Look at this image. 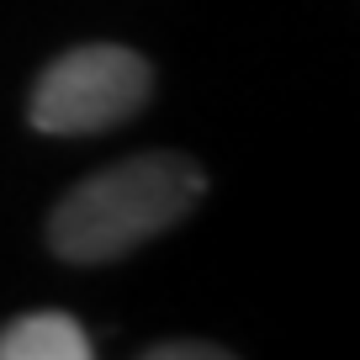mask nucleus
I'll use <instances>...</instances> for the list:
<instances>
[{"instance_id":"f257e3e1","label":"nucleus","mask_w":360,"mask_h":360,"mask_svg":"<svg viewBox=\"0 0 360 360\" xmlns=\"http://www.w3.org/2000/svg\"><path fill=\"white\" fill-rule=\"evenodd\" d=\"M207 196V175L186 154H133L96 169L53 207L48 249L69 265H106L169 233Z\"/></svg>"},{"instance_id":"f03ea898","label":"nucleus","mask_w":360,"mask_h":360,"mask_svg":"<svg viewBox=\"0 0 360 360\" xmlns=\"http://www.w3.org/2000/svg\"><path fill=\"white\" fill-rule=\"evenodd\" d=\"M154 96V69L122 43H79L43 64L27 101V122L48 138L112 133L138 117Z\"/></svg>"},{"instance_id":"7ed1b4c3","label":"nucleus","mask_w":360,"mask_h":360,"mask_svg":"<svg viewBox=\"0 0 360 360\" xmlns=\"http://www.w3.org/2000/svg\"><path fill=\"white\" fill-rule=\"evenodd\" d=\"M96 345L69 313H22L0 328V360H90Z\"/></svg>"},{"instance_id":"20e7f679","label":"nucleus","mask_w":360,"mask_h":360,"mask_svg":"<svg viewBox=\"0 0 360 360\" xmlns=\"http://www.w3.org/2000/svg\"><path fill=\"white\" fill-rule=\"evenodd\" d=\"M223 360L228 355V349L223 345H154V349H148V360Z\"/></svg>"}]
</instances>
